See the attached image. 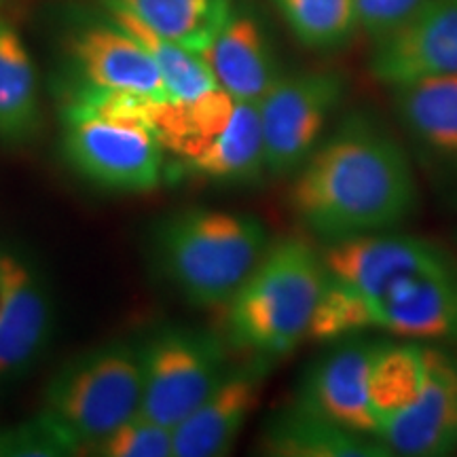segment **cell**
Instances as JSON below:
<instances>
[{"mask_svg":"<svg viewBox=\"0 0 457 457\" xmlns=\"http://www.w3.org/2000/svg\"><path fill=\"white\" fill-rule=\"evenodd\" d=\"M0 3H3V0H0Z\"/></svg>","mask_w":457,"mask_h":457,"instance_id":"obj_28","label":"cell"},{"mask_svg":"<svg viewBox=\"0 0 457 457\" xmlns=\"http://www.w3.org/2000/svg\"><path fill=\"white\" fill-rule=\"evenodd\" d=\"M345 85L337 72L305 71L282 74L256 102L265 170L293 176L310 159L339 108Z\"/></svg>","mask_w":457,"mask_h":457,"instance_id":"obj_9","label":"cell"},{"mask_svg":"<svg viewBox=\"0 0 457 457\" xmlns=\"http://www.w3.org/2000/svg\"><path fill=\"white\" fill-rule=\"evenodd\" d=\"M267 227L245 212L187 208L153 228V261L182 299L227 305L270 245Z\"/></svg>","mask_w":457,"mask_h":457,"instance_id":"obj_4","label":"cell"},{"mask_svg":"<svg viewBox=\"0 0 457 457\" xmlns=\"http://www.w3.org/2000/svg\"><path fill=\"white\" fill-rule=\"evenodd\" d=\"M106 15L108 20H112L114 24L121 26L123 30H128L131 37L138 38L145 45L146 51L153 55V60L159 66V71H162V77L171 100H195L199 96L208 94V91L219 89V85H216L212 72H210L202 54L159 37V34L151 32L138 20L123 13V11L106 9Z\"/></svg>","mask_w":457,"mask_h":457,"instance_id":"obj_22","label":"cell"},{"mask_svg":"<svg viewBox=\"0 0 457 457\" xmlns=\"http://www.w3.org/2000/svg\"><path fill=\"white\" fill-rule=\"evenodd\" d=\"M322 290L324 262L318 248L299 237L271 242L227 301V345L271 362L286 356L310 337Z\"/></svg>","mask_w":457,"mask_h":457,"instance_id":"obj_3","label":"cell"},{"mask_svg":"<svg viewBox=\"0 0 457 457\" xmlns=\"http://www.w3.org/2000/svg\"><path fill=\"white\" fill-rule=\"evenodd\" d=\"M54 320L43 271L26 254L0 248V381L26 373L43 356Z\"/></svg>","mask_w":457,"mask_h":457,"instance_id":"obj_11","label":"cell"},{"mask_svg":"<svg viewBox=\"0 0 457 457\" xmlns=\"http://www.w3.org/2000/svg\"><path fill=\"white\" fill-rule=\"evenodd\" d=\"M369 66L387 87L457 77V0H424L403 24L375 38Z\"/></svg>","mask_w":457,"mask_h":457,"instance_id":"obj_13","label":"cell"},{"mask_svg":"<svg viewBox=\"0 0 457 457\" xmlns=\"http://www.w3.org/2000/svg\"><path fill=\"white\" fill-rule=\"evenodd\" d=\"M41 125V96L32 57L15 28L0 20V145H28L37 138Z\"/></svg>","mask_w":457,"mask_h":457,"instance_id":"obj_20","label":"cell"},{"mask_svg":"<svg viewBox=\"0 0 457 457\" xmlns=\"http://www.w3.org/2000/svg\"><path fill=\"white\" fill-rule=\"evenodd\" d=\"M159 102L71 87L62 111V155L74 174L111 193H151L168 179V155L151 128Z\"/></svg>","mask_w":457,"mask_h":457,"instance_id":"obj_2","label":"cell"},{"mask_svg":"<svg viewBox=\"0 0 457 457\" xmlns=\"http://www.w3.org/2000/svg\"><path fill=\"white\" fill-rule=\"evenodd\" d=\"M290 208L320 244L394 231L413 214L407 148L369 112H350L295 171Z\"/></svg>","mask_w":457,"mask_h":457,"instance_id":"obj_1","label":"cell"},{"mask_svg":"<svg viewBox=\"0 0 457 457\" xmlns=\"http://www.w3.org/2000/svg\"><path fill=\"white\" fill-rule=\"evenodd\" d=\"M324 290L307 339L330 343L358 333L362 303L375 299L400 279L457 267L443 245L394 231L369 233L320 248Z\"/></svg>","mask_w":457,"mask_h":457,"instance_id":"obj_6","label":"cell"},{"mask_svg":"<svg viewBox=\"0 0 457 457\" xmlns=\"http://www.w3.org/2000/svg\"><path fill=\"white\" fill-rule=\"evenodd\" d=\"M262 453L273 457H390L377 436L286 404L270 417L261 432Z\"/></svg>","mask_w":457,"mask_h":457,"instance_id":"obj_19","label":"cell"},{"mask_svg":"<svg viewBox=\"0 0 457 457\" xmlns=\"http://www.w3.org/2000/svg\"><path fill=\"white\" fill-rule=\"evenodd\" d=\"M394 455L445 457L457 453V352L424 343L421 384L411 407L379 434Z\"/></svg>","mask_w":457,"mask_h":457,"instance_id":"obj_12","label":"cell"},{"mask_svg":"<svg viewBox=\"0 0 457 457\" xmlns=\"http://www.w3.org/2000/svg\"><path fill=\"white\" fill-rule=\"evenodd\" d=\"M71 60L77 77L72 87L148 102L171 100L162 71L145 45L108 17L74 32Z\"/></svg>","mask_w":457,"mask_h":457,"instance_id":"obj_14","label":"cell"},{"mask_svg":"<svg viewBox=\"0 0 457 457\" xmlns=\"http://www.w3.org/2000/svg\"><path fill=\"white\" fill-rule=\"evenodd\" d=\"M79 453L81 447L43 413L13 426L11 457H72Z\"/></svg>","mask_w":457,"mask_h":457,"instance_id":"obj_25","label":"cell"},{"mask_svg":"<svg viewBox=\"0 0 457 457\" xmlns=\"http://www.w3.org/2000/svg\"><path fill=\"white\" fill-rule=\"evenodd\" d=\"M13 426H0V457H11Z\"/></svg>","mask_w":457,"mask_h":457,"instance_id":"obj_27","label":"cell"},{"mask_svg":"<svg viewBox=\"0 0 457 457\" xmlns=\"http://www.w3.org/2000/svg\"><path fill=\"white\" fill-rule=\"evenodd\" d=\"M420 4L424 0H356L358 24L370 37L379 38L403 24Z\"/></svg>","mask_w":457,"mask_h":457,"instance_id":"obj_26","label":"cell"},{"mask_svg":"<svg viewBox=\"0 0 457 457\" xmlns=\"http://www.w3.org/2000/svg\"><path fill=\"white\" fill-rule=\"evenodd\" d=\"M151 128L182 176L244 185L267 174L259 106L220 87L195 100L159 102Z\"/></svg>","mask_w":457,"mask_h":457,"instance_id":"obj_5","label":"cell"},{"mask_svg":"<svg viewBox=\"0 0 457 457\" xmlns=\"http://www.w3.org/2000/svg\"><path fill=\"white\" fill-rule=\"evenodd\" d=\"M394 112L404 136L428 165L457 176V77L392 85Z\"/></svg>","mask_w":457,"mask_h":457,"instance_id":"obj_17","label":"cell"},{"mask_svg":"<svg viewBox=\"0 0 457 457\" xmlns=\"http://www.w3.org/2000/svg\"><path fill=\"white\" fill-rule=\"evenodd\" d=\"M100 457H174V430L138 411L91 447Z\"/></svg>","mask_w":457,"mask_h":457,"instance_id":"obj_24","label":"cell"},{"mask_svg":"<svg viewBox=\"0 0 457 457\" xmlns=\"http://www.w3.org/2000/svg\"><path fill=\"white\" fill-rule=\"evenodd\" d=\"M142 413L179 426L227 373L225 337L187 324H163L138 343Z\"/></svg>","mask_w":457,"mask_h":457,"instance_id":"obj_8","label":"cell"},{"mask_svg":"<svg viewBox=\"0 0 457 457\" xmlns=\"http://www.w3.org/2000/svg\"><path fill=\"white\" fill-rule=\"evenodd\" d=\"M104 9H119L159 37L202 51L214 41L233 11V0H100Z\"/></svg>","mask_w":457,"mask_h":457,"instance_id":"obj_21","label":"cell"},{"mask_svg":"<svg viewBox=\"0 0 457 457\" xmlns=\"http://www.w3.org/2000/svg\"><path fill=\"white\" fill-rule=\"evenodd\" d=\"M457 347V267L404 278L360 305L358 333Z\"/></svg>","mask_w":457,"mask_h":457,"instance_id":"obj_15","label":"cell"},{"mask_svg":"<svg viewBox=\"0 0 457 457\" xmlns=\"http://www.w3.org/2000/svg\"><path fill=\"white\" fill-rule=\"evenodd\" d=\"M299 43L328 51L345 45L358 30L356 0H273Z\"/></svg>","mask_w":457,"mask_h":457,"instance_id":"obj_23","label":"cell"},{"mask_svg":"<svg viewBox=\"0 0 457 457\" xmlns=\"http://www.w3.org/2000/svg\"><path fill=\"white\" fill-rule=\"evenodd\" d=\"M271 360L245 356L227 373L179 426H174V457H222L231 453L239 434L259 404Z\"/></svg>","mask_w":457,"mask_h":457,"instance_id":"obj_16","label":"cell"},{"mask_svg":"<svg viewBox=\"0 0 457 457\" xmlns=\"http://www.w3.org/2000/svg\"><path fill=\"white\" fill-rule=\"evenodd\" d=\"M375 345L377 339L364 333L330 341L327 350L320 352L303 370L293 404L350 430L377 436L369 398Z\"/></svg>","mask_w":457,"mask_h":457,"instance_id":"obj_10","label":"cell"},{"mask_svg":"<svg viewBox=\"0 0 457 457\" xmlns=\"http://www.w3.org/2000/svg\"><path fill=\"white\" fill-rule=\"evenodd\" d=\"M202 57L222 91L254 104L282 77L259 17L236 7Z\"/></svg>","mask_w":457,"mask_h":457,"instance_id":"obj_18","label":"cell"},{"mask_svg":"<svg viewBox=\"0 0 457 457\" xmlns=\"http://www.w3.org/2000/svg\"><path fill=\"white\" fill-rule=\"evenodd\" d=\"M140 407L138 343L111 341L68 358L45 386L38 413L60 426L85 453Z\"/></svg>","mask_w":457,"mask_h":457,"instance_id":"obj_7","label":"cell"}]
</instances>
